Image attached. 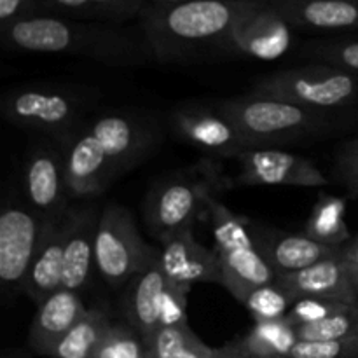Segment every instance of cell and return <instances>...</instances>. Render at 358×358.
Wrapping results in <instances>:
<instances>
[{"instance_id": "7402d4cb", "label": "cell", "mask_w": 358, "mask_h": 358, "mask_svg": "<svg viewBox=\"0 0 358 358\" xmlns=\"http://www.w3.org/2000/svg\"><path fill=\"white\" fill-rule=\"evenodd\" d=\"M63 262H65V229L63 220H45V229L28 271L23 292L41 304L63 287Z\"/></svg>"}, {"instance_id": "74e56055", "label": "cell", "mask_w": 358, "mask_h": 358, "mask_svg": "<svg viewBox=\"0 0 358 358\" xmlns=\"http://www.w3.org/2000/svg\"><path fill=\"white\" fill-rule=\"evenodd\" d=\"M45 13L41 0H0V28Z\"/></svg>"}, {"instance_id": "d590c367", "label": "cell", "mask_w": 358, "mask_h": 358, "mask_svg": "<svg viewBox=\"0 0 358 358\" xmlns=\"http://www.w3.org/2000/svg\"><path fill=\"white\" fill-rule=\"evenodd\" d=\"M191 290L168 282L163 290L157 308V322L159 327H175L187 324V296Z\"/></svg>"}, {"instance_id": "d4e9b609", "label": "cell", "mask_w": 358, "mask_h": 358, "mask_svg": "<svg viewBox=\"0 0 358 358\" xmlns=\"http://www.w3.org/2000/svg\"><path fill=\"white\" fill-rule=\"evenodd\" d=\"M297 341L299 339L296 329L287 322V318H282L254 322L250 331L234 343L252 358H290Z\"/></svg>"}, {"instance_id": "8d00e7d4", "label": "cell", "mask_w": 358, "mask_h": 358, "mask_svg": "<svg viewBox=\"0 0 358 358\" xmlns=\"http://www.w3.org/2000/svg\"><path fill=\"white\" fill-rule=\"evenodd\" d=\"M334 177L348 191L358 194V136L343 143L336 152Z\"/></svg>"}, {"instance_id": "5bb4252c", "label": "cell", "mask_w": 358, "mask_h": 358, "mask_svg": "<svg viewBox=\"0 0 358 358\" xmlns=\"http://www.w3.org/2000/svg\"><path fill=\"white\" fill-rule=\"evenodd\" d=\"M171 124L184 142L210 156L234 157L250 149L236 126L217 108L182 107L171 115Z\"/></svg>"}, {"instance_id": "277c9868", "label": "cell", "mask_w": 358, "mask_h": 358, "mask_svg": "<svg viewBox=\"0 0 358 358\" xmlns=\"http://www.w3.org/2000/svg\"><path fill=\"white\" fill-rule=\"evenodd\" d=\"M86 93L65 86L28 84L3 96L0 110L13 126L42 133L63 145L86 124Z\"/></svg>"}, {"instance_id": "4dcf8cb0", "label": "cell", "mask_w": 358, "mask_h": 358, "mask_svg": "<svg viewBox=\"0 0 358 358\" xmlns=\"http://www.w3.org/2000/svg\"><path fill=\"white\" fill-rule=\"evenodd\" d=\"M299 341H334L358 336V306L348 304L325 320L296 327Z\"/></svg>"}, {"instance_id": "ac0fdd59", "label": "cell", "mask_w": 358, "mask_h": 358, "mask_svg": "<svg viewBox=\"0 0 358 358\" xmlns=\"http://www.w3.org/2000/svg\"><path fill=\"white\" fill-rule=\"evenodd\" d=\"M252 238L266 261L276 275L301 271L315 262L334 255L341 247H327L313 240L306 233H285V231L255 227Z\"/></svg>"}, {"instance_id": "9a60e30c", "label": "cell", "mask_w": 358, "mask_h": 358, "mask_svg": "<svg viewBox=\"0 0 358 358\" xmlns=\"http://www.w3.org/2000/svg\"><path fill=\"white\" fill-rule=\"evenodd\" d=\"M159 264L168 280L191 290L194 283H219L220 262L215 248L199 243L191 229L161 240Z\"/></svg>"}, {"instance_id": "5b68a950", "label": "cell", "mask_w": 358, "mask_h": 358, "mask_svg": "<svg viewBox=\"0 0 358 358\" xmlns=\"http://www.w3.org/2000/svg\"><path fill=\"white\" fill-rule=\"evenodd\" d=\"M254 93L287 100L318 112L345 108L358 100V77L325 63L278 70L261 77Z\"/></svg>"}, {"instance_id": "d6986e66", "label": "cell", "mask_w": 358, "mask_h": 358, "mask_svg": "<svg viewBox=\"0 0 358 358\" xmlns=\"http://www.w3.org/2000/svg\"><path fill=\"white\" fill-rule=\"evenodd\" d=\"M87 308L84 306L79 292L58 289L37 304L34 322L28 332V346L34 353L49 357L63 339V336L83 318Z\"/></svg>"}, {"instance_id": "f35d334b", "label": "cell", "mask_w": 358, "mask_h": 358, "mask_svg": "<svg viewBox=\"0 0 358 358\" xmlns=\"http://www.w3.org/2000/svg\"><path fill=\"white\" fill-rule=\"evenodd\" d=\"M213 358H252L248 357L236 343H229L224 348H215V353H213Z\"/></svg>"}, {"instance_id": "e0dca14e", "label": "cell", "mask_w": 358, "mask_h": 358, "mask_svg": "<svg viewBox=\"0 0 358 358\" xmlns=\"http://www.w3.org/2000/svg\"><path fill=\"white\" fill-rule=\"evenodd\" d=\"M276 283L289 292L294 303L303 297H322V299L355 304L352 268L343 255L341 248L334 255L315 262L310 268L276 275Z\"/></svg>"}, {"instance_id": "52a82bcc", "label": "cell", "mask_w": 358, "mask_h": 358, "mask_svg": "<svg viewBox=\"0 0 358 358\" xmlns=\"http://www.w3.org/2000/svg\"><path fill=\"white\" fill-rule=\"evenodd\" d=\"M45 229V220L23 205H7L0 215V283L9 294L23 292Z\"/></svg>"}, {"instance_id": "83f0119b", "label": "cell", "mask_w": 358, "mask_h": 358, "mask_svg": "<svg viewBox=\"0 0 358 358\" xmlns=\"http://www.w3.org/2000/svg\"><path fill=\"white\" fill-rule=\"evenodd\" d=\"M215 348L201 341L187 324L159 327L147 341L149 358H213Z\"/></svg>"}, {"instance_id": "603a6c76", "label": "cell", "mask_w": 358, "mask_h": 358, "mask_svg": "<svg viewBox=\"0 0 358 358\" xmlns=\"http://www.w3.org/2000/svg\"><path fill=\"white\" fill-rule=\"evenodd\" d=\"M217 255L220 262V285L241 304L252 290L276 280L275 269L255 243L236 250L217 252Z\"/></svg>"}, {"instance_id": "cb8c5ba5", "label": "cell", "mask_w": 358, "mask_h": 358, "mask_svg": "<svg viewBox=\"0 0 358 358\" xmlns=\"http://www.w3.org/2000/svg\"><path fill=\"white\" fill-rule=\"evenodd\" d=\"M45 14L94 23L124 24L140 20L147 0H41Z\"/></svg>"}, {"instance_id": "30bf717a", "label": "cell", "mask_w": 358, "mask_h": 358, "mask_svg": "<svg viewBox=\"0 0 358 358\" xmlns=\"http://www.w3.org/2000/svg\"><path fill=\"white\" fill-rule=\"evenodd\" d=\"M210 194L203 182L187 177H171L159 182L145 201V224L157 240L178 231L191 229Z\"/></svg>"}, {"instance_id": "ab89813d", "label": "cell", "mask_w": 358, "mask_h": 358, "mask_svg": "<svg viewBox=\"0 0 358 358\" xmlns=\"http://www.w3.org/2000/svg\"><path fill=\"white\" fill-rule=\"evenodd\" d=\"M341 252L343 255H345L346 261H348L350 266L358 268V234L353 238V240H350L345 247H341Z\"/></svg>"}, {"instance_id": "60d3db41", "label": "cell", "mask_w": 358, "mask_h": 358, "mask_svg": "<svg viewBox=\"0 0 358 358\" xmlns=\"http://www.w3.org/2000/svg\"><path fill=\"white\" fill-rule=\"evenodd\" d=\"M352 268V283H353V296H355V306H358V268Z\"/></svg>"}, {"instance_id": "ffe728a7", "label": "cell", "mask_w": 358, "mask_h": 358, "mask_svg": "<svg viewBox=\"0 0 358 358\" xmlns=\"http://www.w3.org/2000/svg\"><path fill=\"white\" fill-rule=\"evenodd\" d=\"M297 30L355 31L358 0H266Z\"/></svg>"}, {"instance_id": "3957f363", "label": "cell", "mask_w": 358, "mask_h": 358, "mask_svg": "<svg viewBox=\"0 0 358 358\" xmlns=\"http://www.w3.org/2000/svg\"><path fill=\"white\" fill-rule=\"evenodd\" d=\"M243 135L250 149L301 142L327 131V112L310 110L287 100L254 93L227 98L217 105Z\"/></svg>"}, {"instance_id": "f546056e", "label": "cell", "mask_w": 358, "mask_h": 358, "mask_svg": "<svg viewBox=\"0 0 358 358\" xmlns=\"http://www.w3.org/2000/svg\"><path fill=\"white\" fill-rule=\"evenodd\" d=\"M303 56L315 63H325L358 77V37L308 42L303 48Z\"/></svg>"}, {"instance_id": "8fae6325", "label": "cell", "mask_w": 358, "mask_h": 358, "mask_svg": "<svg viewBox=\"0 0 358 358\" xmlns=\"http://www.w3.org/2000/svg\"><path fill=\"white\" fill-rule=\"evenodd\" d=\"M23 189L28 205L44 220H63L69 212L65 161L59 143H37L23 164Z\"/></svg>"}, {"instance_id": "1f68e13d", "label": "cell", "mask_w": 358, "mask_h": 358, "mask_svg": "<svg viewBox=\"0 0 358 358\" xmlns=\"http://www.w3.org/2000/svg\"><path fill=\"white\" fill-rule=\"evenodd\" d=\"M243 306L247 308L254 322L282 320L294 306V299L275 280L273 283H266L252 290L243 301Z\"/></svg>"}, {"instance_id": "b9f144b4", "label": "cell", "mask_w": 358, "mask_h": 358, "mask_svg": "<svg viewBox=\"0 0 358 358\" xmlns=\"http://www.w3.org/2000/svg\"><path fill=\"white\" fill-rule=\"evenodd\" d=\"M196 2V0H147V3H156V6H173V3Z\"/></svg>"}, {"instance_id": "44dd1931", "label": "cell", "mask_w": 358, "mask_h": 358, "mask_svg": "<svg viewBox=\"0 0 358 358\" xmlns=\"http://www.w3.org/2000/svg\"><path fill=\"white\" fill-rule=\"evenodd\" d=\"M168 282L170 280L159 264V250L154 252L149 262L129 282L124 303L126 318L128 324L145 339V343L159 329L157 308H159L161 294L166 289Z\"/></svg>"}, {"instance_id": "7c38bea8", "label": "cell", "mask_w": 358, "mask_h": 358, "mask_svg": "<svg viewBox=\"0 0 358 358\" xmlns=\"http://www.w3.org/2000/svg\"><path fill=\"white\" fill-rule=\"evenodd\" d=\"M240 163V185H287L322 187L329 180L311 159L278 147H255L236 157Z\"/></svg>"}, {"instance_id": "836d02e7", "label": "cell", "mask_w": 358, "mask_h": 358, "mask_svg": "<svg viewBox=\"0 0 358 358\" xmlns=\"http://www.w3.org/2000/svg\"><path fill=\"white\" fill-rule=\"evenodd\" d=\"M348 306V303H341V301H332V299H322V297H303L294 303L290 311L287 313V322L292 325L294 329L299 325L315 324V322L325 320L331 315L338 313Z\"/></svg>"}, {"instance_id": "484cf974", "label": "cell", "mask_w": 358, "mask_h": 358, "mask_svg": "<svg viewBox=\"0 0 358 358\" xmlns=\"http://www.w3.org/2000/svg\"><path fill=\"white\" fill-rule=\"evenodd\" d=\"M112 325L114 324L107 311L90 308L83 318L63 336L49 358H91Z\"/></svg>"}, {"instance_id": "7a4b0ae2", "label": "cell", "mask_w": 358, "mask_h": 358, "mask_svg": "<svg viewBox=\"0 0 358 358\" xmlns=\"http://www.w3.org/2000/svg\"><path fill=\"white\" fill-rule=\"evenodd\" d=\"M261 0H196L147 3L140 31L159 63H182L201 52H220L234 24Z\"/></svg>"}, {"instance_id": "9c48e42d", "label": "cell", "mask_w": 358, "mask_h": 358, "mask_svg": "<svg viewBox=\"0 0 358 358\" xmlns=\"http://www.w3.org/2000/svg\"><path fill=\"white\" fill-rule=\"evenodd\" d=\"M292 30L266 0H261L234 24L219 55L273 62L290 49Z\"/></svg>"}, {"instance_id": "e575fe53", "label": "cell", "mask_w": 358, "mask_h": 358, "mask_svg": "<svg viewBox=\"0 0 358 358\" xmlns=\"http://www.w3.org/2000/svg\"><path fill=\"white\" fill-rule=\"evenodd\" d=\"M290 358H358V336L334 341H297Z\"/></svg>"}, {"instance_id": "f1b7e54d", "label": "cell", "mask_w": 358, "mask_h": 358, "mask_svg": "<svg viewBox=\"0 0 358 358\" xmlns=\"http://www.w3.org/2000/svg\"><path fill=\"white\" fill-rule=\"evenodd\" d=\"M205 210L210 217V224H212L217 252L236 250V248L250 247L255 243L252 238V231L248 229V224L234 215L226 205H222L212 194H206Z\"/></svg>"}, {"instance_id": "2e32d148", "label": "cell", "mask_w": 358, "mask_h": 358, "mask_svg": "<svg viewBox=\"0 0 358 358\" xmlns=\"http://www.w3.org/2000/svg\"><path fill=\"white\" fill-rule=\"evenodd\" d=\"M101 210L87 205L69 208L63 217L65 229V262H63V289H86L94 268V241Z\"/></svg>"}, {"instance_id": "4316f807", "label": "cell", "mask_w": 358, "mask_h": 358, "mask_svg": "<svg viewBox=\"0 0 358 358\" xmlns=\"http://www.w3.org/2000/svg\"><path fill=\"white\" fill-rule=\"evenodd\" d=\"M345 215V199L332 194L320 196L308 219L304 233L327 247H345L350 241V229L346 226Z\"/></svg>"}, {"instance_id": "6da1fadb", "label": "cell", "mask_w": 358, "mask_h": 358, "mask_svg": "<svg viewBox=\"0 0 358 358\" xmlns=\"http://www.w3.org/2000/svg\"><path fill=\"white\" fill-rule=\"evenodd\" d=\"M2 45L20 55L80 56L112 69H133L154 62L142 31L122 24L94 23L42 14L0 28Z\"/></svg>"}, {"instance_id": "8992f818", "label": "cell", "mask_w": 358, "mask_h": 358, "mask_svg": "<svg viewBox=\"0 0 358 358\" xmlns=\"http://www.w3.org/2000/svg\"><path fill=\"white\" fill-rule=\"evenodd\" d=\"M157 248L140 234L131 212L110 203L101 208L94 241V268L110 287L129 283Z\"/></svg>"}, {"instance_id": "d6a6232c", "label": "cell", "mask_w": 358, "mask_h": 358, "mask_svg": "<svg viewBox=\"0 0 358 358\" xmlns=\"http://www.w3.org/2000/svg\"><path fill=\"white\" fill-rule=\"evenodd\" d=\"M91 358H149L147 343L131 325L114 324Z\"/></svg>"}, {"instance_id": "4fadbf2b", "label": "cell", "mask_w": 358, "mask_h": 358, "mask_svg": "<svg viewBox=\"0 0 358 358\" xmlns=\"http://www.w3.org/2000/svg\"><path fill=\"white\" fill-rule=\"evenodd\" d=\"M70 199H93L117 180L114 166L86 124L62 145Z\"/></svg>"}, {"instance_id": "ba28073f", "label": "cell", "mask_w": 358, "mask_h": 358, "mask_svg": "<svg viewBox=\"0 0 358 358\" xmlns=\"http://www.w3.org/2000/svg\"><path fill=\"white\" fill-rule=\"evenodd\" d=\"M117 177L142 163L159 142L156 126L126 110H110L87 121Z\"/></svg>"}]
</instances>
